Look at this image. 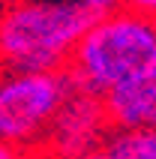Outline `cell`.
<instances>
[{"instance_id":"cell-1","label":"cell","mask_w":156,"mask_h":159,"mask_svg":"<svg viewBox=\"0 0 156 159\" xmlns=\"http://www.w3.org/2000/svg\"><path fill=\"white\" fill-rule=\"evenodd\" d=\"M93 21L78 0H12L0 9V69H66Z\"/></svg>"},{"instance_id":"cell-2","label":"cell","mask_w":156,"mask_h":159,"mask_svg":"<svg viewBox=\"0 0 156 159\" xmlns=\"http://www.w3.org/2000/svg\"><path fill=\"white\" fill-rule=\"evenodd\" d=\"M156 69V21L123 6L96 18L78 39L66 72L75 87L105 96L111 87Z\"/></svg>"},{"instance_id":"cell-3","label":"cell","mask_w":156,"mask_h":159,"mask_svg":"<svg viewBox=\"0 0 156 159\" xmlns=\"http://www.w3.org/2000/svg\"><path fill=\"white\" fill-rule=\"evenodd\" d=\"M72 90L75 81L66 69H0V141L15 144L21 153H39L48 126Z\"/></svg>"},{"instance_id":"cell-4","label":"cell","mask_w":156,"mask_h":159,"mask_svg":"<svg viewBox=\"0 0 156 159\" xmlns=\"http://www.w3.org/2000/svg\"><path fill=\"white\" fill-rule=\"evenodd\" d=\"M111 129L102 96L75 87L63 102L54 123L48 126L39 153L42 156H99L102 141Z\"/></svg>"},{"instance_id":"cell-5","label":"cell","mask_w":156,"mask_h":159,"mask_svg":"<svg viewBox=\"0 0 156 159\" xmlns=\"http://www.w3.org/2000/svg\"><path fill=\"white\" fill-rule=\"evenodd\" d=\"M102 102L111 126H156V69L111 87Z\"/></svg>"},{"instance_id":"cell-6","label":"cell","mask_w":156,"mask_h":159,"mask_svg":"<svg viewBox=\"0 0 156 159\" xmlns=\"http://www.w3.org/2000/svg\"><path fill=\"white\" fill-rule=\"evenodd\" d=\"M99 156L105 159H156V126H111Z\"/></svg>"},{"instance_id":"cell-7","label":"cell","mask_w":156,"mask_h":159,"mask_svg":"<svg viewBox=\"0 0 156 159\" xmlns=\"http://www.w3.org/2000/svg\"><path fill=\"white\" fill-rule=\"evenodd\" d=\"M78 3H81V6H84L93 18L111 15V12H117V9L126 6V0H78Z\"/></svg>"},{"instance_id":"cell-8","label":"cell","mask_w":156,"mask_h":159,"mask_svg":"<svg viewBox=\"0 0 156 159\" xmlns=\"http://www.w3.org/2000/svg\"><path fill=\"white\" fill-rule=\"evenodd\" d=\"M126 6L135 9V12H141V15H147L156 21V0H126Z\"/></svg>"},{"instance_id":"cell-9","label":"cell","mask_w":156,"mask_h":159,"mask_svg":"<svg viewBox=\"0 0 156 159\" xmlns=\"http://www.w3.org/2000/svg\"><path fill=\"white\" fill-rule=\"evenodd\" d=\"M21 156V150H18L15 144H6V141H0V159H15Z\"/></svg>"}]
</instances>
